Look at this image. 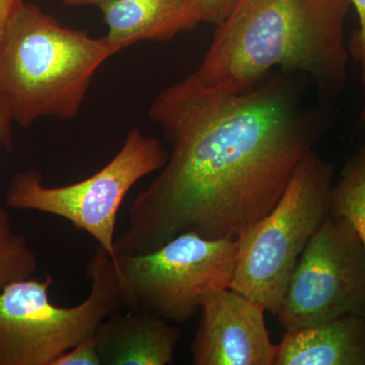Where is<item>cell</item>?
<instances>
[{
	"instance_id": "6da1fadb",
	"label": "cell",
	"mask_w": 365,
	"mask_h": 365,
	"mask_svg": "<svg viewBox=\"0 0 365 365\" xmlns=\"http://www.w3.org/2000/svg\"><path fill=\"white\" fill-rule=\"evenodd\" d=\"M150 118L170 153L132 201L115 239L116 258L153 251L184 232L239 237L272 210L327 129L282 76L227 93L191 74L155 98Z\"/></svg>"
},
{
	"instance_id": "7a4b0ae2",
	"label": "cell",
	"mask_w": 365,
	"mask_h": 365,
	"mask_svg": "<svg viewBox=\"0 0 365 365\" xmlns=\"http://www.w3.org/2000/svg\"><path fill=\"white\" fill-rule=\"evenodd\" d=\"M351 0H237L218 24L199 83L222 93L251 88L275 68L307 76L326 97L347 83L345 23Z\"/></svg>"
},
{
	"instance_id": "3957f363",
	"label": "cell",
	"mask_w": 365,
	"mask_h": 365,
	"mask_svg": "<svg viewBox=\"0 0 365 365\" xmlns=\"http://www.w3.org/2000/svg\"><path fill=\"white\" fill-rule=\"evenodd\" d=\"M117 53L104 38L66 28L23 1L0 44V96L21 127L44 117L74 119L96 72Z\"/></svg>"
},
{
	"instance_id": "277c9868",
	"label": "cell",
	"mask_w": 365,
	"mask_h": 365,
	"mask_svg": "<svg viewBox=\"0 0 365 365\" xmlns=\"http://www.w3.org/2000/svg\"><path fill=\"white\" fill-rule=\"evenodd\" d=\"M334 174L332 163L309 151L272 210L237 237L230 288L260 302L273 316L300 255L330 216Z\"/></svg>"
},
{
	"instance_id": "5b68a950",
	"label": "cell",
	"mask_w": 365,
	"mask_h": 365,
	"mask_svg": "<svg viewBox=\"0 0 365 365\" xmlns=\"http://www.w3.org/2000/svg\"><path fill=\"white\" fill-rule=\"evenodd\" d=\"M90 292L73 307L53 304V277L26 278L0 292V365H53L123 307L119 278L102 247L86 264Z\"/></svg>"
},
{
	"instance_id": "8992f818",
	"label": "cell",
	"mask_w": 365,
	"mask_h": 365,
	"mask_svg": "<svg viewBox=\"0 0 365 365\" xmlns=\"http://www.w3.org/2000/svg\"><path fill=\"white\" fill-rule=\"evenodd\" d=\"M237 256V237L208 239L195 232L177 235L148 253L118 255L122 304L187 323L208 294L230 288Z\"/></svg>"
},
{
	"instance_id": "52a82bcc",
	"label": "cell",
	"mask_w": 365,
	"mask_h": 365,
	"mask_svg": "<svg viewBox=\"0 0 365 365\" xmlns=\"http://www.w3.org/2000/svg\"><path fill=\"white\" fill-rule=\"evenodd\" d=\"M169 151L160 139L136 128L127 133L116 155L91 177L66 186H46L39 170L14 175L6 192V205L63 218L90 235L116 262L118 213L137 182L158 172Z\"/></svg>"
},
{
	"instance_id": "ba28073f",
	"label": "cell",
	"mask_w": 365,
	"mask_h": 365,
	"mask_svg": "<svg viewBox=\"0 0 365 365\" xmlns=\"http://www.w3.org/2000/svg\"><path fill=\"white\" fill-rule=\"evenodd\" d=\"M345 314L365 316V251L351 223L330 215L300 255L275 317L294 331Z\"/></svg>"
},
{
	"instance_id": "9c48e42d",
	"label": "cell",
	"mask_w": 365,
	"mask_h": 365,
	"mask_svg": "<svg viewBox=\"0 0 365 365\" xmlns=\"http://www.w3.org/2000/svg\"><path fill=\"white\" fill-rule=\"evenodd\" d=\"M266 307L232 288L204 299L191 345L195 365H274L277 345L271 341Z\"/></svg>"
},
{
	"instance_id": "30bf717a",
	"label": "cell",
	"mask_w": 365,
	"mask_h": 365,
	"mask_svg": "<svg viewBox=\"0 0 365 365\" xmlns=\"http://www.w3.org/2000/svg\"><path fill=\"white\" fill-rule=\"evenodd\" d=\"M104 365H168L175 359L181 331L143 309L111 314L95 331Z\"/></svg>"
},
{
	"instance_id": "8fae6325",
	"label": "cell",
	"mask_w": 365,
	"mask_h": 365,
	"mask_svg": "<svg viewBox=\"0 0 365 365\" xmlns=\"http://www.w3.org/2000/svg\"><path fill=\"white\" fill-rule=\"evenodd\" d=\"M100 7L104 39L118 52L140 41H168L202 23L190 0H112Z\"/></svg>"
},
{
	"instance_id": "7c38bea8",
	"label": "cell",
	"mask_w": 365,
	"mask_h": 365,
	"mask_svg": "<svg viewBox=\"0 0 365 365\" xmlns=\"http://www.w3.org/2000/svg\"><path fill=\"white\" fill-rule=\"evenodd\" d=\"M274 365H365V316L345 314L287 331Z\"/></svg>"
},
{
	"instance_id": "4fadbf2b",
	"label": "cell",
	"mask_w": 365,
	"mask_h": 365,
	"mask_svg": "<svg viewBox=\"0 0 365 365\" xmlns=\"http://www.w3.org/2000/svg\"><path fill=\"white\" fill-rule=\"evenodd\" d=\"M330 215L351 223L365 251V143L347 160L339 181L333 185Z\"/></svg>"
},
{
	"instance_id": "5bb4252c",
	"label": "cell",
	"mask_w": 365,
	"mask_h": 365,
	"mask_svg": "<svg viewBox=\"0 0 365 365\" xmlns=\"http://www.w3.org/2000/svg\"><path fill=\"white\" fill-rule=\"evenodd\" d=\"M38 257L25 235L14 232L11 216L0 205V292L11 283L32 277Z\"/></svg>"
},
{
	"instance_id": "9a60e30c",
	"label": "cell",
	"mask_w": 365,
	"mask_h": 365,
	"mask_svg": "<svg viewBox=\"0 0 365 365\" xmlns=\"http://www.w3.org/2000/svg\"><path fill=\"white\" fill-rule=\"evenodd\" d=\"M95 333L81 340L76 346L55 360L53 365H101Z\"/></svg>"
},
{
	"instance_id": "2e32d148",
	"label": "cell",
	"mask_w": 365,
	"mask_h": 365,
	"mask_svg": "<svg viewBox=\"0 0 365 365\" xmlns=\"http://www.w3.org/2000/svg\"><path fill=\"white\" fill-rule=\"evenodd\" d=\"M205 23L217 26L228 16L237 0H190Z\"/></svg>"
},
{
	"instance_id": "e0dca14e",
	"label": "cell",
	"mask_w": 365,
	"mask_h": 365,
	"mask_svg": "<svg viewBox=\"0 0 365 365\" xmlns=\"http://www.w3.org/2000/svg\"><path fill=\"white\" fill-rule=\"evenodd\" d=\"M359 19V29L353 35L350 52L361 64L362 83L365 88V0H351Z\"/></svg>"
},
{
	"instance_id": "ac0fdd59",
	"label": "cell",
	"mask_w": 365,
	"mask_h": 365,
	"mask_svg": "<svg viewBox=\"0 0 365 365\" xmlns=\"http://www.w3.org/2000/svg\"><path fill=\"white\" fill-rule=\"evenodd\" d=\"M13 123L9 106L0 96V146L9 151L14 148Z\"/></svg>"
},
{
	"instance_id": "d6986e66",
	"label": "cell",
	"mask_w": 365,
	"mask_h": 365,
	"mask_svg": "<svg viewBox=\"0 0 365 365\" xmlns=\"http://www.w3.org/2000/svg\"><path fill=\"white\" fill-rule=\"evenodd\" d=\"M21 2L23 0H0V44L4 39L11 16L16 13V9Z\"/></svg>"
},
{
	"instance_id": "ffe728a7",
	"label": "cell",
	"mask_w": 365,
	"mask_h": 365,
	"mask_svg": "<svg viewBox=\"0 0 365 365\" xmlns=\"http://www.w3.org/2000/svg\"><path fill=\"white\" fill-rule=\"evenodd\" d=\"M112 0H62L64 4L69 6H102Z\"/></svg>"
},
{
	"instance_id": "44dd1931",
	"label": "cell",
	"mask_w": 365,
	"mask_h": 365,
	"mask_svg": "<svg viewBox=\"0 0 365 365\" xmlns=\"http://www.w3.org/2000/svg\"><path fill=\"white\" fill-rule=\"evenodd\" d=\"M361 121H362V123H364V127H365V100H364V107H362Z\"/></svg>"
}]
</instances>
